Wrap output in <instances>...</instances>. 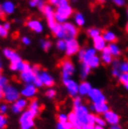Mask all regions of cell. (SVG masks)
Masks as SVG:
<instances>
[{
    "label": "cell",
    "instance_id": "obj_1",
    "mask_svg": "<svg viewBox=\"0 0 128 129\" xmlns=\"http://www.w3.org/2000/svg\"><path fill=\"white\" fill-rule=\"evenodd\" d=\"M73 14V9L69 5V0H60L55 11V20L58 23H64Z\"/></svg>",
    "mask_w": 128,
    "mask_h": 129
},
{
    "label": "cell",
    "instance_id": "obj_2",
    "mask_svg": "<svg viewBox=\"0 0 128 129\" xmlns=\"http://www.w3.org/2000/svg\"><path fill=\"white\" fill-rule=\"evenodd\" d=\"M35 117L36 115L30 110H23L19 118L21 129H32L35 125V121H34Z\"/></svg>",
    "mask_w": 128,
    "mask_h": 129
},
{
    "label": "cell",
    "instance_id": "obj_3",
    "mask_svg": "<svg viewBox=\"0 0 128 129\" xmlns=\"http://www.w3.org/2000/svg\"><path fill=\"white\" fill-rule=\"evenodd\" d=\"M21 96V91L12 84H7L4 87V100L7 103H14Z\"/></svg>",
    "mask_w": 128,
    "mask_h": 129
},
{
    "label": "cell",
    "instance_id": "obj_4",
    "mask_svg": "<svg viewBox=\"0 0 128 129\" xmlns=\"http://www.w3.org/2000/svg\"><path fill=\"white\" fill-rule=\"evenodd\" d=\"M33 71L40 79V81H42V83H43L44 86H47L49 88L51 87L54 84V79H53V77L49 73L48 71L41 69L39 66H33Z\"/></svg>",
    "mask_w": 128,
    "mask_h": 129
},
{
    "label": "cell",
    "instance_id": "obj_5",
    "mask_svg": "<svg viewBox=\"0 0 128 129\" xmlns=\"http://www.w3.org/2000/svg\"><path fill=\"white\" fill-rule=\"evenodd\" d=\"M75 66L69 59H65L61 63V75L62 80L66 79H70L72 75L75 72Z\"/></svg>",
    "mask_w": 128,
    "mask_h": 129
},
{
    "label": "cell",
    "instance_id": "obj_6",
    "mask_svg": "<svg viewBox=\"0 0 128 129\" xmlns=\"http://www.w3.org/2000/svg\"><path fill=\"white\" fill-rule=\"evenodd\" d=\"M42 12L44 14V16L46 17L49 28L51 30L57 24V22L55 20V11L53 10V8L51 5H45L43 10H42Z\"/></svg>",
    "mask_w": 128,
    "mask_h": 129
},
{
    "label": "cell",
    "instance_id": "obj_7",
    "mask_svg": "<svg viewBox=\"0 0 128 129\" xmlns=\"http://www.w3.org/2000/svg\"><path fill=\"white\" fill-rule=\"evenodd\" d=\"M63 83L66 86L67 93L70 96H72L73 98L78 96V94H79V85L80 84L78 83L77 81L72 80L70 78V79L63 80Z\"/></svg>",
    "mask_w": 128,
    "mask_h": 129
},
{
    "label": "cell",
    "instance_id": "obj_8",
    "mask_svg": "<svg viewBox=\"0 0 128 129\" xmlns=\"http://www.w3.org/2000/svg\"><path fill=\"white\" fill-rule=\"evenodd\" d=\"M63 26H64L65 30V39L66 40L76 39L78 33H79V30H78V27L76 24L69 23V22H66V23H63Z\"/></svg>",
    "mask_w": 128,
    "mask_h": 129
},
{
    "label": "cell",
    "instance_id": "obj_9",
    "mask_svg": "<svg viewBox=\"0 0 128 129\" xmlns=\"http://www.w3.org/2000/svg\"><path fill=\"white\" fill-rule=\"evenodd\" d=\"M38 92V87L33 83L24 84L23 87L21 89V95L26 99L34 98Z\"/></svg>",
    "mask_w": 128,
    "mask_h": 129
},
{
    "label": "cell",
    "instance_id": "obj_10",
    "mask_svg": "<svg viewBox=\"0 0 128 129\" xmlns=\"http://www.w3.org/2000/svg\"><path fill=\"white\" fill-rule=\"evenodd\" d=\"M80 44L76 39H68L67 40V49H66V54L67 56H72L74 54H78L80 51Z\"/></svg>",
    "mask_w": 128,
    "mask_h": 129
},
{
    "label": "cell",
    "instance_id": "obj_11",
    "mask_svg": "<svg viewBox=\"0 0 128 129\" xmlns=\"http://www.w3.org/2000/svg\"><path fill=\"white\" fill-rule=\"evenodd\" d=\"M89 99L92 101V103H100V102H107L106 96L102 93V91L97 88H93L89 94L87 95Z\"/></svg>",
    "mask_w": 128,
    "mask_h": 129
},
{
    "label": "cell",
    "instance_id": "obj_12",
    "mask_svg": "<svg viewBox=\"0 0 128 129\" xmlns=\"http://www.w3.org/2000/svg\"><path fill=\"white\" fill-rule=\"evenodd\" d=\"M36 73L33 71V67L30 69L24 70L22 72H20V81L22 83L27 84V83H34V81L36 79Z\"/></svg>",
    "mask_w": 128,
    "mask_h": 129
},
{
    "label": "cell",
    "instance_id": "obj_13",
    "mask_svg": "<svg viewBox=\"0 0 128 129\" xmlns=\"http://www.w3.org/2000/svg\"><path fill=\"white\" fill-rule=\"evenodd\" d=\"M26 26H27L31 31H33V32H35V33H38V34L42 33L43 30H44V26H43L41 22L36 19L28 20V21L26 22Z\"/></svg>",
    "mask_w": 128,
    "mask_h": 129
},
{
    "label": "cell",
    "instance_id": "obj_14",
    "mask_svg": "<svg viewBox=\"0 0 128 129\" xmlns=\"http://www.w3.org/2000/svg\"><path fill=\"white\" fill-rule=\"evenodd\" d=\"M90 109L94 112V114L100 115L109 110V107L107 102H100V103H92V105L90 106Z\"/></svg>",
    "mask_w": 128,
    "mask_h": 129
},
{
    "label": "cell",
    "instance_id": "obj_15",
    "mask_svg": "<svg viewBox=\"0 0 128 129\" xmlns=\"http://www.w3.org/2000/svg\"><path fill=\"white\" fill-rule=\"evenodd\" d=\"M0 9L2 13L5 15H11L15 11V5L10 0H5L3 3L0 4Z\"/></svg>",
    "mask_w": 128,
    "mask_h": 129
},
{
    "label": "cell",
    "instance_id": "obj_16",
    "mask_svg": "<svg viewBox=\"0 0 128 129\" xmlns=\"http://www.w3.org/2000/svg\"><path fill=\"white\" fill-rule=\"evenodd\" d=\"M3 55L6 57L9 61H10V63H16V62L21 61L22 59L20 57V55L18 54V52H16L15 51H13L10 48H5L3 49Z\"/></svg>",
    "mask_w": 128,
    "mask_h": 129
},
{
    "label": "cell",
    "instance_id": "obj_17",
    "mask_svg": "<svg viewBox=\"0 0 128 129\" xmlns=\"http://www.w3.org/2000/svg\"><path fill=\"white\" fill-rule=\"evenodd\" d=\"M10 70H12V71L22 72V71L32 68V66L30 64H28V63H26V62H23L22 60H21V61L16 62V63H10Z\"/></svg>",
    "mask_w": 128,
    "mask_h": 129
},
{
    "label": "cell",
    "instance_id": "obj_18",
    "mask_svg": "<svg viewBox=\"0 0 128 129\" xmlns=\"http://www.w3.org/2000/svg\"><path fill=\"white\" fill-rule=\"evenodd\" d=\"M104 119L106 120L107 123H109L110 125L112 124H117L120 122V117L115 111L113 110H108L107 112H105L104 114Z\"/></svg>",
    "mask_w": 128,
    "mask_h": 129
},
{
    "label": "cell",
    "instance_id": "obj_19",
    "mask_svg": "<svg viewBox=\"0 0 128 129\" xmlns=\"http://www.w3.org/2000/svg\"><path fill=\"white\" fill-rule=\"evenodd\" d=\"M92 89H93L92 84L86 81H83L79 85V95H80V96H86V95L89 94V93L91 92Z\"/></svg>",
    "mask_w": 128,
    "mask_h": 129
},
{
    "label": "cell",
    "instance_id": "obj_20",
    "mask_svg": "<svg viewBox=\"0 0 128 129\" xmlns=\"http://www.w3.org/2000/svg\"><path fill=\"white\" fill-rule=\"evenodd\" d=\"M93 48L95 49L96 51H98V52H102L103 50L107 47V41L103 39L102 35L97 37V38H94L93 39Z\"/></svg>",
    "mask_w": 128,
    "mask_h": 129
},
{
    "label": "cell",
    "instance_id": "obj_21",
    "mask_svg": "<svg viewBox=\"0 0 128 129\" xmlns=\"http://www.w3.org/2000/svg\"><path fill=\"white\" fill-rule=\"evenodd\" d=\"M101 52H102V53H101V57H100V58H101V62L106 64H111L112 61H113V56H112V54L110 53V52H109L108 46H107L106 48L104 49Z\"/></svg>",
    "mask_w": 128,
    "mask_h": 129
},
{
    "label": "cell",
    "instance_id": "obj_22",
    "mask_svg": "<svg viewBox=\"0 0 128 129\" xmlns=\"http://www.w3.org/2000/svg\"><path fill=\"white\" fill-rule=\"evenodd\" d=\"M51 32L58 39H65V30L63 23H58L51 29Z\"/></svg>",
    "mask_w": 128,
    "mask_h": 129
},
{
    "label": "cell",
    "instance_id": "obj_23",
    "mask_svg": "<svg viewBox=\"0 0 128 129\" xmlns=\"http://www.w3.org/2000/svg\"><path fill=\"white\" fill-rule=\"evenodd\" d=\"M28 110H31L36 116H37V115L40 112V110H41V104L39 103V101L38 99H32L30 102H29Z\"/></svg>",
    "mask_w": 128,
    "mask_h": 129
},
{
    "label": "cell",
    "instance_id": "obj_24",
    "mask_svg": "<svg viewBox=\"0 0 128 129\" xmlns=\"http://www.w3.org/2000/svg\"><path fill=\"white\" fill-rule=\"evenodd\" d=\"M91 69H92V68H90L86 63L81 62V63H80V79L84 81V80L89 76L90 72H91Z\"/></svg>",
    "mask_w": 128,
    "mask_h": 129
},
{
    "label": "cell",
    "instance_id": "obj_25",
    "mask_svg": "<svg viewBox=\"0 0 128 129\" xmlns=\"http://www.w3.org/2000/svg\"><path fill=\"white\" fill-rule=\"evenodd\" d=\"M96 52H97V51H96L95 49L92 48V47L84 49V56H83L82 62H83V63H87L93 56L96 55Z\"/></svg>",
    "mask_w": 128,
    "mask_h": 129
},
{
    "label": "cell",
    "instance_id": "obj_26",
    "mask_svg": "<svg viewBox=\"0 0 128 129\" xmlns=\"http://www.w3.org/2000/svg\"><path fill=\"white\" fill-rule=\"evenodd\" d=\"M103 39H105L107 42L109 43H112V42H115L117 40V37H116L115 33L112 32V31H109V30H107V31H104L102 34Z\"/></svg>",
    "mask_w": 128,
    "mask_h": 129
},
{
    "label": "cell",
    "instance_id": "obj_27",
    "mask_svg": "<svg viewBox=\"0 0 128 129\" xmlns=\"http://www.w3.org/2000/svg\"><path fill=\"white\" fill-rule=\"evenodd\" d=\"M108 48H109V52L112 54L113 57H118L119 55L121 54V49L119 47L115 42H112V43H109L108 45Z\"/></svg>",
    "mask_w": 128,
    "mask_h": 129
},
{
    "label": "cell",
    "instance_id": "obj_28",
    "mask_svg": "<svg viewBox=\"0 0 128 129\" xmlns=\"http://www.w3.org/2000/svg\"><path fill=\"white\" fill-rule=\"evenodd\" d=\"M13 104H14L15 106L18 107L20 110H22V111H23L26 108H28L29 102H28V100L26 99V98H24V97L22 96V97H20L19 99H17Z\"/></svg>",
    "mask_w": 128,
    "mask_h": 129
},
{
    "label": "cell",
    "instance_id": "obj_29",
    "mask_svg": "<svg viewBox=\"0 0 128 129\" xmlns=\"http://www.w3.org/2000/svg\"><path fill=\"white\" fill-rule=\"evenodd\" d=\"M100 63H101V58H100L99 56H97V55H94V56H93L89 61L87 62L86 64H88L92 69H93V68H98Z\"/></svg>",
    "mask_w": 128,
    "mask_h": 129
},
{
    "label": "cell",
    "instance_id": "obj_30",
    "mask_svg": "<svg viewBox=\"0 0 128 129\" xmlns=\"http://www.w3.org/2000/svg\"><path fill=\"white\" fill-rule=\"evenodd\" d=\"M74 22L76 23L77 26H83L85 24V18H84L83 14L80 12H76L74 15Z\"/></svg>",
    "mask_w": 128,
    "mask_h": 129
},
{
    "label": "cell",
    "instance_id": "obj_31",
    "mask_svg": "<svg viewBox=\"0 0 128 129\" xmlns=\"http://www.w3.org/2000/svg\"><path fill=\"white\" fill-rule=\"evenodd\" d=\"M87 36L91 38V39H94V38H97V37H99L101 36V30L99 28H97V27H90L87 29Z\"/></svg>",
    "mask_w": 128,
    "mask_h": 129
},
{
    "label": "cell",
    "instance_id": "obj_32",
    "mask_svg": "<svg viewBox=\"0 0 128 129\" xmlns=\"http://www.w3.org/2000/svg\"><path fill=\"white\" fill-rule=\"evenodd\" d=\"M29 6L31 8H38L42 11L45 6V2L44 0H29Z\"/></svg>",
    "mask_w": 128,
    "mask_h": 129
},
{
    "label": "cell",
    "instance_id": "obj_33",
    "mask_svg": "<svg viewBox=\"0 0 128 129\" xmlns=\"http://www.w3.org/2000/svg\"><path fill=\"white\" fill-rule=\"evenodd\" d=\"M39 45H40V48L45 51V52H48L50 51L51 48V42L49 40V39H40V41H39Z\"/></svg>",
    "mask_w": 128,
    "mask_h": 129
},
{
    "label": "cell",
    "instance_id": "obj_34",
    "mask_svg": "<svg viewBox=\"0 0 128 129\" xmlns=\"http://www.w3.org/2000/svg\"><path fill=\"white\" fill-rule=\"evenodd\" d=\"M56 49L60 52H65L67 49V40L66 39H58L56 41Z\"/></svg>",
    "mask_w": 128,
    "mask_h": 129
},
{
    "label": "cell",
    "instance_id": "obj_35",
    "mask_svg": "<svg viewBox=\"0 0 128 129\" xmlns=\"http://www.w3.org/2000/svg\"><path fill=\"white\" fill-rule=\"evenodd\" d=\"M73 125L72 123L68 121L66 123H61V122H57L56 125H55V129H72Z\"/></svg>",
    "mask_w": 128,
    "mask_h": 129
},
{
    "label": "cell",
    "instance_id": "obj_36",
    "mask_svg": "<svg viewBox=\"0 0 128 129\" xmlns=\"http://www.w3.org/2000/svg\"><path fill=\"white\" fill-rule=\"evenodd\" d=\"M119 81H121V83L123 85V87L128 90V72H124L122 73L120 78H119Z\"/></svg>",
    "mask_w": 128,
    "mask_h": 129
},
{
    "label": "cell",
    "instance_id": "obj_37",
    "mask_svg": "<svg viewBox=\"0 0 128 129\" xmlns=\"http://www.w3.org/2000/svg\"><path fill=\"white\" fill-rule=\"evenodd\" d=\"M45 96L49 99H53L56 96V90L51 87H49L45 92Z\"/></svg>",
    "mask_w": 128,
    "mask_h": 129
},
{
    "label": "cell",
    "instance_id": "obj_38",
    "mask_svg": "<svg viewBox=\"0 0 128 129\" xmlns=\"http://www.w3.org/2000/svg\"><path fill=\"white\" fill-rule=\"evenodd\" d=\"M119 69L121 70L122 73L128 72V60H124V61L120 62V64H119Z\"/></svg>",
    "mask_w": 128,
    "mask_h": 129
},
{
    "label": "cell",
    "instance_id": "obj_39",
    "mask_svg": "<svg viewBox=\"0 0 128 129\" xmlns=\"http://www.w3.org/2000/svg\"><path fill=\"white\" fill-rule=\"evenodd\" d=\"M106 124H107L106 120L104 119V118H102L101 116H99V115H96L95 114V125H99V126L105 127Z\"/></svg>",
    "mask_w": 128,
    "mask_h": 129
},
{
    "label": "cell",
    "instance_id": "obj_40",
    "mask_svg": "<svg viewBox=\"0 0 128 129\" xmlns=\"http://www.w3.org/2000/svg\"><path fill=\"white\" fill-rule=\"evenodd\" d=\"M57 121L58 122H61V123L68 122V114L65 112H60L57 115Z\"/></svg>",
    "mask_w": 128,
    "mask_h": 129
},
{
    "label": "cell",
    "instance_id": "obj_41",
    "mask_svg": "<svg viewBox=\"0 0 128 129\" xmlns=\"http://www.w3.org/2000/svg\"><path fill=\"white\" fill-rule=\"evenodd\" d=\"M7 123H8V119L4 114L0 113V129H3L6 127Z\"/></svg>",
    "mask_w": 128,
    "mask_h": 129
},
{
    "label": "cell",
    "instance_id": "obj_42",
    "mask_svg": "<svg viewBox=\"0 0 128 129\" xmlns=\"http://www.w3.org/2000/svg\"><path fill=\"white\" fill-rule=\"evenodd\" d=\"M9 110H10V107H9V105L7 103H2L0 104V113L1 114H7V112L9 111Z\"/></svg>",
    "mask_w": 128,
    "mask_h": 129
},
{
    "label": "cell",
    "instance_id": "obj_43",
    "mask_svg": "<svg viewBox=\"0 0 128 129\" xmlns=\"http://www.w3.org/2000/svg\"><path fill=\"white\" fill-rule=\"evenodd\" d=\"M81 104H83L82 103V99H81V96H76V97H74V99H73V108H76V107H79L80 106Z\"/></svg>",
    "mask_w": 128,
    "mask_h": 129
},
{
    "label": "cell",
    "instance_id": "obj_44",
    "mask_svg": "<svg viewBox=\"0 0 128 129\" xmlns=\"http://www.w3.org/2000/svg\"><path fill=\"white\" fill-rule=\"evenodd\" d=\"M22 43L24 46H29V45H31L32 41H31V39H30L29 37H27V36H23V37L22 38Z\"/></svg>",
    "mask_w": 128,
    "mask_h": 129
},
{
    "label": "cell",
    "instance_id": "obj_45",
    "mask_svg": "<svg viewBox=\"0 0 128 129\" xmlns=\"http://www.w3.org/2000/svg\"><path fill=\"white\" fill-rule=\"evenodd\" d=\"M9 81H8V78L5 77L4 75L0 74V86H2V87H5L7 84H8Z\"/></svg>",
    "mask_w": 128,
    "mask_h": 129
},
{
    "label": "cell",
    "instance_id": "obj_46",
    "mask_svg": "<svg viewBox=\"0 0 128 129\" xmlns=\"http://www.w3.org/2000/svg\"><path fill=\"white\" fill-rule=\"evenodd\" d=\"M10 110H11V112L14 113V114H21V113L22 112V110H20L19 108L17 106H15L13 103H12V105L10 106Z\"/></svg>",
    "mask_w": 128,
    "mask_h": 129
},
{
    "label": "cell",
    "instance_id": "obj_47",
    "mask_svg": "<svg viewBox=\"0 0 128 129\" xmlns=\"http://www.w3.org/2000/svg\"><path fill=\"white\" fill-rule=\"evenodd\" d=\"M111 74H112V76H113V77L120 78V76H121V74H122V72H121V70H120V69H118V68H112Z\"/></svg>",
    "mask_w": 128,
    "mask_h": 129
},
{
    "label": "cell",
    "instance_id": "obj_48",
    "mask_svg": "<svg viewBox=\"0 0 128 129\" xmlns=\"http://www.w3.org/2000/svg\"><path fill=\"white\" fill-rule=\"evenodd\" d=\"M112 1L118 7H122L125 4V0H112Z\"/></svg>",
    "mask_w": 128,
    "mask_h": 129
},
{
    "label": "cell",
    "instance_id": "obj_49",
    "mask_svg": "<svg viewBox=\"0 0 128 129\" xmlns=\"http://www.w3.org/2000/svg\"><path fill=\"white\" fill-rule=\"evenodd\" d=\"M59 2H60V0H49V3H50V5H51V6L57 7Z\"/></svg>",
    "mask_w": 128,
    "mask_h": 129
},
{
    "label": "cell",
    "instance_id": "obj_50",
    "mask_svg": "<svg viewBox=\"0 0 128 129\" xmlns=\"http://www.w3.org/2000/svg\"><path fill=\"white\" fill-rule=\"evenodd\" d=\"M2 25H3L4 27H5V28L8 30V31H10V23H9V22H5V23L2 24Z\"/></svg>",
    "mask_w": 128,
    "mask_h": 129
},
{
    "label": "cell",
    "instance_id": "obj_51",
    "mask_svg": "<svg viewBox=\"0 0 128 129\" xmlns=\"http://www.w3.org/2000/svg\"><path fill=\"white\" fill-rule=\"evenodd\" d=\"M4 99V87L0 86V100Z\"/></svg>",
    "mask_w": 128,
    "mask_h": 129
},
{
    "label": "cell",
    "instance_id": "obj_52",
    "mask_svg": "<svg viewBox=\"0 0 128 129\" xmlns=\"http://www.w3.org/2000/svg\"><path fill=\"white\" fill-rule=\"evenodd\" d=\"M109 129H122V126L119 125L118 123L117 124H112V125H110V128Z\"/></svg>",
    "mask_w": 128,
    "mask_h": 129
},
{
    "label": "cell",
    "instance_id": "obj_53",
    "mask_svg": "<svg viewBox=\"0 0 128 129\" xmlns=\"http://www.w3.org/2000/svg\"><path fill=\"white\" fill-rule=\"evenodd\" d=\"M93 129H105L103 126H99V125H95Z\"/></svg>",
    "mask_w": 128,
    "mask_h": 129
},
{
    "label": "cell",
    "instance_id": "obj_54",
    "mask_svg": "<svg viewBox=\"0 0 128 129\" xmlns=\"http://www.w3.org/2000/svg\"><path fill=\"white\" fill-rule=\"evenodd\" d=\"M97 1H98V2H100V3H102V2H105L106 0H97Z\"/></svg>",
    "mask_w": 128,
    "mask_h": 129
},
{
    "label": "cell",
    "instance_id": "obj_55",
    "mask_svg": "<svg viewBox=\"0 0 128 129\" xmlns=\"http://www.w3.org/2000/svg\"><path fill=\"white\" fill-rule=\"evenodd\" d=\"M126 31H127V33H128V23L126 24Z\"/></svg>",
    "mask_w": 128,
    "mask_h": 129
},
{
    "label": "cell",
    "instance_id": "obj_56",
    "mask_svg": "<svg viewBox=\"0 0 128 129\" xmlns=\"http://www.w3.org/2000/svg\"><path fill=\"white\" fill-rule=\"evenodd\" d=\"M1 68H2V64H1V62H0V70H1Z\"/></svg>",
    "mask_w": 128,
    "mask_h": 129
},
{
    "label": "cell",
    "instance_id": "obj_57",
    "mask_svg": "<svg viewBox=\"0 0 128 129\" xmlns=\"http://www.w3.org/2000/svg\"><path fill=\"white\" fill-rule=\"evenodd\" d=\"M1 29H2V24H0V31H1Z\"/></svg>",
    "mask_w": 128,
    "mask_h": 129
},
{
    "label": "cell",
    "instance_id": "obj_58",
    "mask_svg": "<svg viewBox=\"0 0 128 129\" xmlns=\"http://www.w3.org/2000/svg\"><path fill=\"white\" fill-rule=\"evenodd\" d=\"M72 1H73V2H76V1H77V0H72Z\"/></svg>",
    "mask_w": 128,
    "mask_h": 129
},
{
    "label": "cell",
    "instance_id": "obj_59",
    "mask_svg": "<svg viewBox=\"0 0 128 129\" xmlns=\"http://www.w3.org/2000/svg\"><path fill=\"white\" fill-rule=\"evenodd\" d=\"M127 15H128V9H127Z\"/></svg>",
    "mask_w": 128,
    "mask_h": 129
},
{
    "label": "cell",
    "instance_id": "obj_60",
    "mask_svg": "<svg viewBox=\"0 0 128 129\" xmlns=\"http://www.w3.org/2000/svg\"><path fill=\"white\" fill-rule=\"evenodd\" d=\"M0 62H1V58H0Z\"/></svg>",
    "mask_w": 128,
    "mask_h": 129
},
{
    "label": "cell",
    "instance_id": "obj_61",
    "mask_svg": "<svg viewBox=\"0 0 128 129\" xmlns=\"http://www.w3.org/2000/svg\"><path fill=\"white\" fill-rule=\"evenodd\" d=\"M72 129H73V128H72Z\"/></svg>",
    "mask_w": 128,
    "mask_h": 129
}]
</instances>
